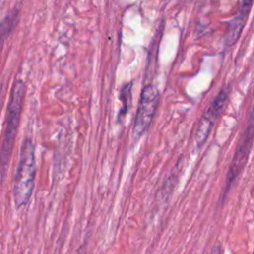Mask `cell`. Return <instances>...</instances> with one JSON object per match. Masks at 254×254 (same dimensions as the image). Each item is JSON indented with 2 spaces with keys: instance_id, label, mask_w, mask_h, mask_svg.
Instances as JSON below:
<instances>
[{
  "instance_id": "cell-4",
  "label": "cell",
  "mask_w": 254,
  "mask_h": 254,
  "mask_svg": "<svg viewBox=\"0 0 254 254\" xmlns=\"http://www.w3.org/2000/svg\"><path fill=\"white\" fill-rule=\"evenodd\" d=\"M159 102V90L153 84H147L141 93L134 124V136L140 137L149 128Z\"/></svg>"
},
{
  "instance_id": "cell-5",
  "label": "cell",
  "mask_w": 254,
  "mask_h": 254,
  "mask_svg": "<svg viewBox=\"0 0 254 254\" xmlns=\"http://www.w3.org/2000/svg\"><path fill=\"white\" fill-rule=\"evenodd\" d=\"M229 97V88H223L221 89L218 94L215 96V98L212 100V102L209 104V106L204 111V114L202 115L200 121L198 122V126L195 133V143L197 146H202L206 139L208 138V135L217 120V118L220 116V114L223 112L227 101Z\"/></svg>"
},
{
  "instance_id": "cell-2",
  "label": "cell",
  "mask_w": 254,
  "mask_h": 254,
  "mask_svg": "<svg viewBox=\"0 0 254 254\" xmlns=\"http://www.w3.org/2000/svg\"><path fill=\"white\" fill-rule=\"evenodd\" d=\"M25 91H26V86L24 81L21 79L15 80L12 87V91H11L10 102L8 105V112L6 116L5 131H4L1 156H0L1 163L4 166H6L7 163L9 162L11 152L13 149L14 141L16 138V134H17L18 126L20 122V116H21Z\"/></svg>"
},
{
  "instance_id": "cell-8",
  "label": "cell",
  "mask_w": 254,
  "mask_h": 254,
  "mask_svg": "<svg viewBox=\"0 0 254 254\" xmlns=\"http://www.w3.org/2000/svg\"><path fill=\"white\" fill-rule=\"evenodd\" d=\"M253 98H254V90H253Z\"/></svg>"
},
{
  "instance_id": "cell-6",
  "label": "cell",
  "mask_w": 254,
  "mask_h": 254,
  "mask_svg": "<svg viewBox=\"0 0 254 254\" xmlns=\"http://www.w3.org/2000/svg\"><path fill=\"white\" fill-rule=\"evenodd\" d=\"M253 1H242L238 8L237 13L230 20L228 28L225 35V44L226 46L234 45L239 39L242 30L246 24L249 13L251 11Z\"/></svg>"
},
{
  "instance_id": "cell-1",
  "label": "cell",
  "mask_w": 254,
  "mask_h": 254,
  "mask_svg": "<svg viewBox=\"0 0 254 254\" xmlns=\"http://www.w3.org/2000/svg\"><path fill=\"white\" fill-rule=\"evenodd\" d=\"M35 173V147L32 140L30 138H26L21 147L13 186L14 201L18 208L24 206L32 194Z\"/></svg>"
},
{
  "instance_id": "cell-3",
  "label": "cell",
  "mask_w": 254,
  "mask_h": 254,
  "mask_svg": "<svg viewBox=\"0 0 254 254\" xmlns=\"http://www.w3.org/2000/svg\"><path fill=\"white\" fill-rule=\"evenodd\" d=\"M253 141H254V105L250 112L247 124L240 138L238 139L236 150L234 152L232 161L229 165V169L226 175V183H225L226 189L231 187V185L234 183V181L243 171L247 163L248 156L250 154V150L253 145Z\"/></svg>"
},
{
  "instance_id": "cell-7",
  "label": "cell",
  "mask_w": 254,
  "mask_h": 254,
  "mask_svg": "<svg viewBox=\"0 0 254 254\" xmlns=\"http://www.w3.org/2000/svg\"><path fill=\"white\" fill-rule=\"evenodd\" d=\"M222 253H223V251H222V246H221V244L218 242V243H216V244L212 247V249H211V251H210L209 254H222Z\"/></svg>"
},
{
  "instance_id": "cell-9",
  "label": "cell",
  "mask_w": 254,
  "mask_h": 254,
  "mask_svg": "<svg viewBox=\"0 0 254 254\" xmlns=\"http://www.w3.org/2000/svg\"><path fill=\"white\" fill-rule=\"evenodd\" d=\"M253 254H254V253H253Z\"/></svg>"
}]
</instances>
